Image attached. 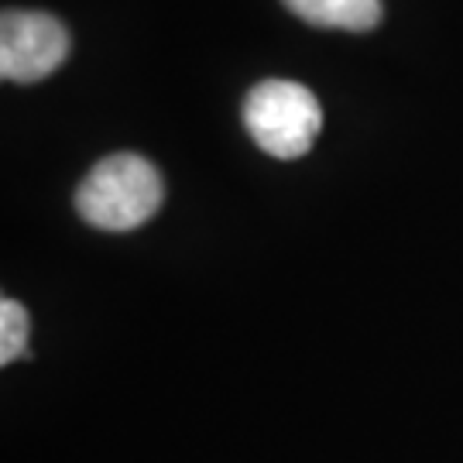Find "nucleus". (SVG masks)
Wrapping results in <instances>:
<instances>
[{"mask_svg": "<svg viewBox=\"0 0 463 463\" xmlns=\"http://www.w3.org/2000/svg\"><path fill=\"white\" fill-rule=\"evenodd\" d=\"M165 185L158 168L134 151H117L86 172L76 189V213L107 233L137 231L158 213Z\"/></svg>", "mask_w": 463, "mask_h": 463, "instance_id": "obj_1", "label": "nucleus"}, {"mask_svg": "<svg viewBox=\"0 0 463 463\" xmlns=\"http://www.w3.org/2000/svg\"><path fill=\"white\" fill-rule=\"evenodd\" d=\"M244 128L250 141L271 158H302L323 128V107L309 86L292 80H265L244 97Z\"/></svg>", "mask_w": 463, "mask_h": 463, "instance_id": "obj_2", "label": "nucleus"}, {"mask_svg": "<svg viewBox=\"0 0 463 463\" xmlns=\"http://www.w3.org/2000/svg\"><path fill=\"white\" fill-rule=\"evenodd\" d=\"M69 59V32L45 11H4L0 76L7 83H38Z\"/></svg>", "mask_w": 463, "mask_h": 463, "instance_id": "obj_3", "label": "nucleus"}, {"mask_svg": "<svg viewBox=\"0 0 463 463\" xmlns=\"http://www.w3.org/2000/svg\"><path fill=\"white\" fill-rule=\"evenodd\" d=\"M296 17L316 28L336 32H371L381 24V0H281Z\"/></svg>", "mask_w": 463, "mask_h": 463, "instance_id": "obj_4", "label": "nucleus"}, {"mask_svg": "<svg viewBox=\"0 0 463 463\" xmlns=\"http://www.w3.org/2000/svg\"><path fill=\"white\" fill-rule=\"evenodd\" d=\"M28 354V309L17 298L0 302V364H14Z\"/></svg>", "mask_w": 463, "mask_h": 463, "instance_id": "obj_5", "label": "nucleus"}]
</instances>
